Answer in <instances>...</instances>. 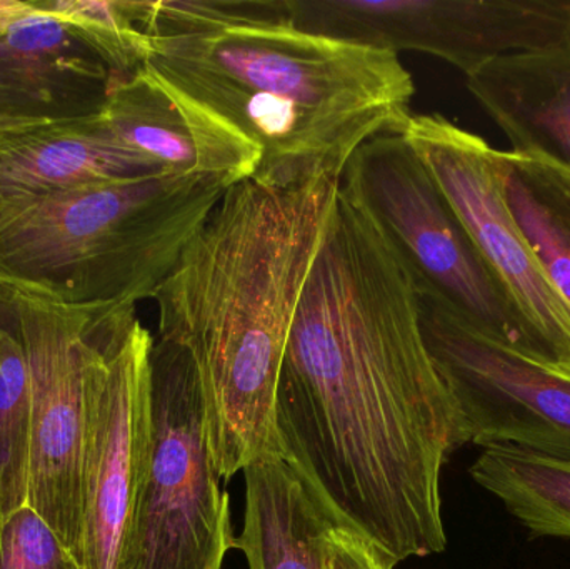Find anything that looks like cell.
<instances>
[{
    "label": "cell",
    "mask_w": 570,
    "mask_h": 569,
    "mask_svg": "<svg viewBox=\"0 0 570 569\" xmlns=\"http://www.w3.org/2000/svg\"><path fill=\"white\" fill-rule=\"evenodd\" d=\"M70 33L86 43L112 73L114 82L149 62L147 2L134 0H37Z\"/></svg>",
    "instance_id": "obj_20"
},
{
    "label": "cell",
    "mask_w": 570,
    "mask_h": 569,
    "mask_svg": "<svg viewBox=\"0 0 570 569\" xmlns=\"http://www.w3.org/2000/svg\"><path fill=\"white\" fill-rule=\"evenodd\" d=\"M472 480L532 537L570 538V463L511 447L484 448Z\"/></svg>",
    "instance_id": "obj_18"
},
{
    "label": "cell",
    "mask_w": 570,
    "mask_h": 569,
    "mask_svg": "<svg viewBox=\"0 0 570 569\" xmlns=\"http://www.w3.org/2000/svg\"><path fill=\"white\" fill-rule=\"evenodd\" d=\"M246 518L234 548L249 569H331L328 540L341 527L281 457L244 470Z\"/></svg>",
    "instance_id": "obj_16"
},
{
    "label": "cell",
    "mask_w": 570,
    "mask_h": 569,
    "mask_svg": "<svg viewBox=\"0 0 570 569\" xmlns=\"http://www.w3.org/2000/svg\"><path fill=\"white\" fill-rule=\"evenodd\" d=\"M234 540L196 371L154 337L149 454L124 569H220Z\"/></svg>",
    "instance_id": "obj_6"
},
{
    "label": "cell",
    "mask_w": 570,
    "mask_h": 569,
    "mask_svg": "<svg viewBox=\"0 0 570 569\" xmlns=\"http://www.w3.org/2000/svg\"><path fill=\"white\" fill-rule=\"evenodd\" d=\"M99 114L117 140L169 176L233 187L256 176L263 160L253 140L150 66L116 80Z\"/></svg>",
    "instance_id": "obj_12"
},
{
    "label": "cell",
    "mask_w": 570,
    "mask_h": 569,
    "mask_svg": "<svg viewBox=\"0 0 570 569\" xmlns=\"http://www.w3.org/2000/svg\"><path fill=\"white\" fill-rule=\"evenodd\" d=\"M154 336L136 306H100L86 337L83 569H124L150 443Z\"/></svg>",
    "instance_id": "obj_7"
},
{
    "label": "cell",
    "mask_w": 570,
    "mask_h": 569,
    "mask_svg": "<svg viewBox=\"0 0 570 569\" xmlns=\"http://www.w3.org/2000/svg\"><path fill=\"white\" fill-rule=\"evenodd\" d=\"M512 150L570 169V39L511 53L465 76Z\"/></svg>",
    "instance_id": "obj_14"
},
{
    "label": "cell",
    "mask_w": 570,
    "mask_h": 569,
    "mask_svg": "<svg viewBox=\"0 0 570 569\" xmlns=\"http://www.w3.org/2000/svg\"><path fill=\"white\" fill-rule=\"evenodd\" d=\"M354 33L365 46L429 53L469 76L499 57L570 39V0H364Z\"/></svg>",
    "instance_id": "obj_11"
},
{
    "label": "cell",
    "mask_w": 570,
    "mask_h": 569,
    "mask_svg": "<svg viewBox=\"0 0 570 569\" xmlns=\"http://www.w3.org/2000/svg\"><path fill=\"white\" fill-rule=\"evenodd\" d=\"M0 569H82L29 507L0 521Z\"/></svg>",
    "instance_id": "obj_21"
},
{
    "label": "cell",
    "mask_w": 570,
    "mask_h": 569,
    "mask_svg": "<svg viewBox=\"0 0 570 569\" xmlns=\"http://www.w3.org/2000/svg\"><path fill=\"white\" fill-rule=\"evenodd\" d=\"M505 203L556 293L570 310V169L498 150Z\"/></svg>",
    "instance_id": "obj_17"
},
{
    "label": "cell",
    "mask_w": 570,
    "mask_h": 569,
    "mask_svg": "<svg viewBox=\"0 0 570 569\" xmlns=\"http://www.w3.org/2000/svg\"><path fill=\"white\" fill-rule=\"evenodd\" d=\"M338 186L382 230L417 293L434 297L475 333L546 364L531 327L402 133L362 144Z\"/></svg>",
    "instance_id": "obj_5"
},
{
    "label": "cell",
    "mask_w": 570,
    "mask_h": 569,
    "mask_svg": "<svg viewBox=\"0 0 570 569\" xmlns=\"http://www.w3.org/2000/svg\"><path fill=\"white\" fill-rule=\"evenodd\" d=\"M338 183L284 187L250 177L229 187L154 293L156 340L196 371L220 480L281 457V367Z\"/></svg>",
    "instance_id": "obj_3"
},
{
    "label": "cell",
    "mask_w": 570,
    "mask_h": 569,
    "mask_svg": "<svg viewBox=\"0 0 570 569\" xmlns=\"http://www.w3.org/2000/svg\"><path fill=\"white\" fill-rule=\"evenodd\" d=\"M276 433L341 527L395 563L445 550L441 473L464 447L458 411L411 273L341 186L292 324Z\"/></svg>",
    "instance_id": "obj_1"
},
{
    "label": "cell",
    "mask_w": 570,
    "mask_h": 569,
    "mask_svg": "<svg viewBox=\"0 0 570 569\" xmlns=\"http://www.w3.org/2000/svg\"><path fill=\"white\" fill-rule=\"evenodd\" d=\"M22 127H30L29 124L22 122V120L16 119L10 116L2 106H0V134L9 133V130L22 129Z\"/></svg>",
    "instance_id": "obj_23"
},
{
    "label": "cell",
    "mask_w": 570,
    "mask_h": 569,
    "mask_svg": "<svg viewBox=\"0 0 570 569\" xmlns=\"http://www.w3.org/2000/svg\"><path fill=\"white\" fill-rule=\"evenodd\" d=\"M159 170L114 137L100 114L0 134V196L46 194Z\"/></svg>",
    "instance_id": "obj_15"
},
{
    "label": "cell",
    "mask_w": 570,
    "mask_h": 569,
    "mask_svg": "<svg viewBox=\"0 0 570 569\" xmlns=\"http://www.w3.org/2000/svg\"><path fill=\"white\" fill-rule=\"evenodd\" d=\"M401 133L531 327L544 363L570 373V310L549 283L505 203L498 149L442 114H411Z\"/></svg>",
    "instance_id": "obj_10"
},
{
    "label": "cell",
    "mask_w": 570,
    "mask_h": 569,
    "mask_svg": "<svg viewBox=\"0 0 570 569\" xmlns=\"http://www.w3.org/2000/svg\"><path fill=\"white\" fill-rule=\"evenodd\" d=\"M114 77L37 0H0V106L29 126L99 114Z\"/></svg>",
    "instance_id": "obj_13"
},
{
    "label": "cell",
    "mask_w": 570,
    "mask_h": 569,
    "mask_svg": "<svg viewBox=\"0 0 570 569\" xmlns=\"http://www.w3.org/2000/svg\"><path fill=\"white\" fill-rule=\"evenodd\" d=\"M22 324L30 376L27 504L82 560L86 337L100 306H63L9 290Z\"/></svg>",
    "instance_id": "obj_9"
},
{
    "label": "cell",
    "mask_w": 570,
    "mask_h": 569,
    "mask_svg": "<svg viewBox=\"0 0 570 569\" xmlns=\"http://www.w3.org/2000/svg\"><path fill=\"white\" fill-rule=\"evenodd\" d=\"M395 561L371 541L344 527L334 528L328 540L331 569H394Z\"/></svg>",
    "instance_id": "obj_22"
},
{
    "label": "cell",
    "mask_w": 570,
    "mask_h": 569,
    "mask_svg": "<svg viewBox=\"0 0 570 569\" xmlns=\"http://www.w3.org/2000/svg\"><path fill=\"white\" fill-rule=\"evenodd\" d=\"M146 30L147 66L259 147L261 183L341 180L362 144L412 114L397 53L298 29L283 0L149 2Z\"/></svg>",
    "instance_id": "obj_2"
},
{
    "label": "cell",
    "mask_w": 570,
    "mask_h": 569,
    "mask_svg": "<svg viewBox=\"0 0 570 569\" xmlns=\"http://www.w3.org/2000/svg\"><path fill=\"white\" fill-rule=\"evenodd\" d=\"M227 189L157 173L0 196V287L77 307L153 300Z\"/></svg>",
    "instance_id": "obj_4"
},
{
    "label": "cell",
    "mask_w": 570,
    "mask_h": 569,
    "mask_svg": "<svg viewBox=\"0 0 570 569\" xmlns=\"http://www.w3.org/2000/svg\"><path fill=\"white\" fill-rule=\"evenodd\" d=\"M29 467V363L16 304L0 287V521L26 507Z\"/></svg>",
    "instance_id": "obj_19"
},
{
    "label": "cell",
    "mask_w": 570,
    "mask_h": 569,
    "mask_svg": "<svg viewBox=\"0 0 570 569\" xmlns=\"http://www.w3.org/2000/svg\"><path fill=\"white\" fill-rule=\"evenodd\" d=\"M419 310L462 444L518 448L570 463V373L475 333L428 294L419 293Z\"/></svg>",
    "instance_id": "obj_8"
}]
</instances>
